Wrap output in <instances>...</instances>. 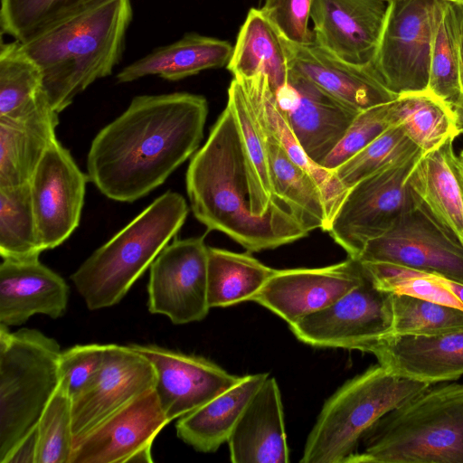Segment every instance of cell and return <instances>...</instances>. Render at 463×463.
Returning a JSON list of instances; mask_svg holds the SVG:
<instances>
[{
	"label": "cell",
	"instance_id": "cell-1",
	"mask_svg": "<svg viewBox=\"0 0 463 463\" xmlns=\"http://www.w3.org/2000/svg\"><path fill=\"white\" fill-rule=\"evenodd\" d=\"M207 114V100L197 94L134 97L93 138L89 180L113 201L146 196L198 150Z\"/></svg>",
	"mask_w": 463,
	"mask_h": 463
},
{
	"label": "cell",
	"instance_id": "cell-2",
	"mask_svg": "<svg viewBox=\"0 0 463 463\" xmlns=\"http://www.w3.org/2000/svg\"><path fill=\"white\" fill-rule=\"evenodd\" d=\"M194 217L225 233L249 252L275 249L309 232L280 200L262 216L251 213L248 165L238 125L226 105L185 175Z\"/></svg>",
	"mask_w": 463,
	"mask_h": 463
},
{
	"label": "cell",
	"instance_id": "cell-3",
	"mask_svg": "<svg viewBox=\"0 0 463 463\" xmlns=\"http://www.w3.org/2000/svg\"><path fill=\"white\" fill-rule=\"evenodd\" d=\"M133 11L130 0H111L20 43L38 67L43 90L60 114L121 59Z\"/></svg>",
	"mask_w": 463,
	"mask_h": 463
},
{
	"label": "cell",
	"instance_id": "cell-4",
	"mask_svg": "<svg viewBox=\"0 0 463 463\" xmlns=\"http://www.w3.org/2000/svg\"><path fill=\"white\" fill-rule=\"evenodd\" d=\"M348 463H463V384L431 383L376 420Z\"/></svg>",
	"mask_w": 463,
	"mask_h": 463
},
{
	"label": "cell",
	"instance_id": "cell-5",
	"mask_svg": "<svg viewBox=\"0 0 463 463\" xmlns=\"http://www.w3.org/2000/svg\"><path fill=\"white\" fill-rule=\"evenodd\" d=\"M188 212L184 196L169 190L90 254L71 276L87 307L120 302L178 233Z\"/></svg>",
	"mask_w": 463,
	"mask_h": 463
},
{
	"label": "cell",
	"instance_id": "cell-6",
	"mask_svg": "<svg viewBox=\"0 0 463 463\" xmlns=\"http://www.w3.org/2000/svg\"><path fill=\"white\" fill-rule=\"evenodd\" d=\"M59 343L33 328L0 324V463L36 428L60 384Z\"/></svg>",
	"mask_w": 463,
	"mask_h": 463
},
{
	"label": "cell",
	"instance_id": "cell-7",
	"mask_svg": "<svg viewBox=\"0 0 463 463\" xmlns=\"http://www.w3.org/2000/svg\"><path fill=\"white\" fill-rule=\"evenodd\" d=\"M430 384L395 375L380 364L369 367L326 401L300 462H345L376 420Z\"/></svg>",
	"mask_w": 463,
	"mask_h": 463
},
{
	"label": "cell",
	"instance_id": "cell-8",
	"mask_svg": "<svg viewBox=\"0 0 463 463\" xmlns=\"http://www.w3.org/2000/svg\"><path fill=\"white\" fill-rule=\"evenodd\" d=\"M421 155L379 171L347 191L327 232L349 258L355 260L369 241L420 204L410 175Z\"/></svg>",
	"mask_w": 463,
	"mask_h": 463
},
{
	"label": "cell",
	"instance_id": "cell-9",
	"mask_svg": "<svg viewBox=\"0 0 463 463\" xmlns=\"http://www.w3.org/2000/svg\"><path fill=\"white\" fill-rule=\"evenodd\" d=\"M440 0H390L372 62L397 96L428 90Z\"/></svg>",
	"mask_w": 463,
	"mask_h": 463
},
{
	"label": "cell",
	"instance_id": "cell-10",
	"mask_svg": "<svg viewBox=\"0 0 463 463\" xmlns=\"http://www.w3.org/2000/svg\"><path fill=\"white\" fill-rule=\"evenodd\" d=\"M362 271L363 279L354 288L327 307L288 325L299 341L315 347L369 353L392 333V293L377 287Z\"/></svg>",
	"mask_w": 463,
	"mask_h": 463
},
{
	"label": "cell",
	"instance_id": "cell-11",
	"mask_svg": "<svg viewBox=\"0 0 463 463\" xmlns=\"http://www.w3.org/2000/svg\"><path fill=\"white\" fill-rule=\"evenodd\" d=\"M204 235L168 243L149 268L147 307L175 325L198 322L209 313L208 246Z\"/></svg>",
	"mask_w": 463,
	"mask_h": 463
},
{
	"label": "cell",
	"instance_id": "cell-12",
	"mask_svg": "<svg viewBox=\"0 0 463 463\" xmlns=\"http://www.w3.org/2000/svg\"><path fill=\"white\" fill-rule=\"evenodd\" d=\"M355 260L402 265L463 284V246L420 204L369 241Z\"/></svg>",
	"mask_w": 463,
	"mask_h": 463
},
{
	"label": "cell",
	"instance_id": "cell-13",
	"mask_svg": "<svg viewBox=\"0 0 463 463\" xmlns=\"http://www.w3.org/2000/svg\"><path fill=\"white\" fill-rule=\"evenodd\" d=\"M88 181L71 152L55 140L29 181L43 250L60 246L78 228Z\"/></svg>",
	"mask_w": 463,
	"mask_h": 463
},
{
	"label": "cell",
	"instance_id": "cell-14",
	"mask_svg": "<svg viewBox=\"0 0 463 463\" xmlns=\"http://www.w3.org/2000/svg\"><path fill=\"white\" fill-rule=\"evenodd\" d=\"M170 421L152 390L78 439L70 463H151L156 437Z\"/></svg>",
	"mask_w": 463,
	"mask_h": 463
},
{
	"label": "cell",
	"instance_id": "cell-15",
	"mask_svg": "<svg viewBox=\"0 0 463 463\" xmlns=\"http://www.w3.org/2000/svg\"><path fill=\"white\" fill-rule=\"evenodd\" d=\"M156 371L130 345L109 344L93 381L72 399L74 443L110 415L154 390Z\"/></svg>",
	"mask_w": 463,
	"mask_h": 463
},
{
	"label": "cell",
	"instance_id": "cell-16",
	"mask_svg": "<svg viewBox=\"0 0 463 463\" xmlns=\"http://www.w3.org/2000/svg\"><path fill=\"white\" fill-rule=\"evenodd\" d=\"M362 279L359 262L349 257L321 268L275 269L252 301L290 325L332 305Z\"/></svg>",
	"mask_w": 463,
	"mask_h": 463
},
{
	"label": "cell",
	"instance_id": "cell-17",
	"mask_svg": "<svg viewBox=\"0 0 463 463\" xmlns=\"http://www.w3.org/2000/svg\"><path fill=\"white\" fill-rule=\"evenodd\" d=\"M130 345L154 366L156 375L154 390L169 421L201 407L241 377L203 356L154 344Z\"/></svg>",
	"mask_w": 463,
	"mask_h": 463
},
{
	"label": "cell",
	"instance_id": "cell-18",
	"mask_svg": "<svg viewBox=\"0 0 463 463\" xmlns=\"http://www.w3.org/2000/svg\"><path fill=\"white\" fill-rule=\"evenodd\" d=\"M390 0H313L315 43L352 64L371 65Z\"/></svg>",
	"mask_w": 463,
	"mask_h": 463
},
{
	"label": "cell",
	"instance_id": "cell-19",
	"mask_svg": "<svg viewBox=\"0 0 463 463\" xmlns=\"http://www.w3.org/2000/svg\"><path fill=\"white\" fill-rule=\"evenodd\" d=\"M285 45L289 71L358 111L391 102L398 97L383 84L372 64L349 63L315 42L303 45L285 39Z\"/></svg>",
	"mask_w": 463,
	"mask_h": 463
},
{
	"label": "cell",
	"instance_id": "cell-20",
	"mask_svg": "<svg viewBox=\"0 0 463 463\" xmlns=\"http://www.w3.org/2000/svg\"><path fill=\"white\" fill-rule=\"evenodd\" d=\"M70 288L39 256L2 259L0 264V324H24L36 314L53 319L67 310Z\"/></svg>",
	"mask_w": 463,
	"mask_h": 463
},
{
	"label": "cell",
	"instance_id": "cell-21",
	"mask_svg": "<svg viewBox=\"0 0 463 463\" xmlns=\"http://www.w3.org/2000/svg\"><path fill=\"white\" fill-rule=\"evenodd\" d=\"M392 373L428 383L463 375V331L415 335L390 334L370 350Z\"/></svg>",
	"mask_w": 463,
	"mask_h": 463
},
{
	"label": "cell",
	"instance_id": "cell-22",
	"mask_svg": "<svg viewBox=\"0 0 463 463\" xmlns=\"http://www.w3.org/2000/svg\"><path fill=\"white\" fill-rule=\"evenodd\" d=\"M58 116L43 92L32 104L0 117V187L29 183L57 140Z\"/></svg>",
	"mask_w": 463,
	"mask_h": 463
},
{
	"label": "cell",
	"instance_id": "cell-23",
	"mask_svg": "<svg viewBox=\"0 0 463 463\" xmlns=\"http://www.w3.org/2000/svg\"><path fill=\"white\" fill-rule=\"evenodd\" d=\"M234 463H287L289 451L279 384L268 376L253 395L228 441Z\"/></svg>",
	"mask_w": 463,
	"mask_h": 463
},
{
	"label": "cell",
	"instance_id": "cell-24",
	"mask_svg": "<svg viewBox=\"0 0 463 463\" xmlns=\"http://www.w3.org/2000/svg\"><path fill=\"white\" fill-rule=\"evenodd\" d=\"M288 81L299 98L283 115L307 155L321 165L360 111L294 71H289Z\"/></svg>",
	"mask_w": 463,
	"mask_h": 463
},
{
	"label": "cell",
	"instance_id": "cell-25",
	"mask_svg": "<svg viewBox=\"0 0 463 463\" xmlns=\"http://www.w3.org/2000/svg\"><path fill=\"white\" fill-rule=\"evenodd\" d=\"M453 140L421 155L410 184L420 205L463 246V180Z\"/></svg>",
	"mask_w": 463,
	"mask_h": 463
},
{
	"label": "cell",
	"instance_id": "cell-26",
	"mask_svg": "<svg viewBox=\"0 0 463 463\" xmlns=\"http://www.w3.org/2000/svg\"><path fill=\"white\" fill-rule=\"evenodd\" d=\"M269 373L246 374L232 387L179 418L176 435L194 450L216 451L227 442L246 406Z\"/></svg>",
	"mask_w": 463,
	"mask_h": 463
},
{
	"label": "cell",
	"instance_id": "cell-27",
	"mask_svg": "<svg viewBox=\"0 0 463 463\" xmlns=\"http://www.w3.org/2000/svg\"><path fill=\"white\" fill-rule=\"evenodd\" d=\"M236 79L241 83L262 128L276 139L288 156L318 184L330 225L348 190L333 171L317 164L307 155L278 107L267 75L260 73L251 78Z\"/></svg>",
	"mask_w": 463,
	"mask_h": 463
},
{
	"label": "cell",
	"instance_id": "cell-28",
	"mask_svg": "<svg viewBox=\"0 0 463 463\" xmlns=\"http://www.w3.org/2000/svg\"><path fill=\"white\" fill-rule=\"evenodd\" d=\"M232 49L226 41L188 33L126 66L118 73L117 80L127 83L149 75L179 80L204 70L227 65Z\"/></svg>",
	"mask_w": 463,
	"mask_h": 463
},
{
	"label": "cell",
	"instance_id": "cell-29",
	"mask_svg": "<svg viewBox=\"0 0 463 463\" xmlns=\"http://www.w3.org/2000/svg\"><path fill=\"white\" fill-rule=\"evenodd\" d=\"M227 69L239 79L267 75L273 92L288 82L289 64L285 39L261 8L249 11Z\"/></svg>",
	"mask_w": 463,
	"mask_h": 463
},
{
	"label": "cell",
	"instance_id": "cell-30",
	"mask_svg": "<svg viewBox=\"0 0 463 463\" xmlns=\"http://www.w3.org/2000/svg\"><path fill=\"white\" fill-rule=\"evenodd\" d=\"M262 129L267 142L275 196L288 207L308 232L316 229L327 232L329 220L318 184L307 172L288 156L269 133Z\"/></svg>",
	"mask_w": 463,
	"mask_h": 463
},
{
	"label": "cell",
	"instance_id": "cell-31",
	"mask_svg": "<svg viewBox=\"0 0 463 463\" xmlns=\"http://www.w3.org/2000/svg\"><path fill=\"white\" fill-rule=\"evenodd\" d=\"M227 106L236 119L246 155L251 213L262 216L279 199L275 196L271 183L264 131L241 83L236 78L232 79L228 89Z\"/></svg>",
	"mask_w": 463,
	"mask_h": 463
},
{
	"label": "cell",
	"instance_id": "cell-32",
	"mask_svg": "<svg viewBox=\"0 0 463 463\" xmlns=\"http://www.w3.org/2000/svg\"><path fill=\"white\" fill-rule=\"evenodd\" d=\"M252 257L208 248L207 295L210 307H226L252 301L274 272Z\"/></svg>",
	"mask_w": 463,
	"mask_h": 463
},
{
	"label": "cell",
	"instance_id": "cell-33",
	"mask_svg": "<svg viewBox=\"0 0 463 463\" xmlns=\"http://www.w3.org/2000/svg\"><path fill=\"white\" fill-rule=\"evenodd\" d=\"M391 117L423 154L460 135L452 108L429 90L399 95Z\"/></svg>",
	"mask_w": 463,
	"mask_h": 463
},
{
	"label": "cell",
	"instance_id": "cell-34",
	"mask_svg": "<svg viewBox=\"0 0 463 463\" xmlns=\"http://www.w3.org/2000/svg\"><path fill=\"white\" fill-rule=\"evenodd\" d=\"M111 0H1L2 32L20 43Z\"/></svg>",
	"mask_w": 463,
	"mask_h": 463
},
{
	"label": "cell",
	"instance_id": "cell-35",
	"mask_svg": "<svg viewBox=\"0 0 463 463\" xmlns=\"http://www.w3.org/2000/svg\"><path fill=\"white\" fill-rule=\"evenodd\" d=\"M29 183L0 187V255L2 259L40 256Z\"/></svg>",
	"mask_w": 463,
	"mask_h": 463
},
{
	"label": "cell",
	"instance_id": "cell-36",
	"mask_svg": "<svg viewBox=\"0 0 463 463\" xmlns=\"http://www.w3.org/2000/svg\"><path fill=\"white\" fill-rule=\"evenodd\" d=\"M428 90L451 108L463 96L455 14L448 0L439 4Z\"/></svg>",
	"mask_w": 463,
	"mask_h": 463
},
{
	"label": "cell",
	"instance_id": "cell-37",
	"mask_svg": "<svg viewBox=\"0 0 463 463\" xmlns=\"http://www.w3.org/2000/svg\"><path fill=\"white\" fill-rule=\"evenodd\" d=\"M420 153H422L421 150L401 127L392 126L333 172L349 190L361 180Z\"/></svg>",
	"mask_w": 463,
	"mask_h": 463
},
{
	"label": "cell",
	"instance_id": "cell-38",
	"mask_svg": "<svg viewBox=\"0 0 463 463\" xmlns=\"http://www.w3.org/2000/svg\"><path fill=\"white\" fill-rule=\"evenodd\" d=\"M392 333L435 335L463 331V310L392 293Z\"/></svg>",
	"mask_w": 463,
	"mask_h": 463
},
{
	"label": "cell",
	"instance_id": "cell-39",
	"mask_svg": "<svg viewBox=\"0 0 463 463\" xmlns=\"http://www.w3.org/2000/svg\"><path fill=\"white\" fill-rule=\"evenodd\" d=\"M358 262L375 285L385 291L463 310V303L441 282L439 275L387 262Z\"/></svg>",
	"mask_w": 463,
	"mask_h": 463
},
{
	"label": "cell",
	"instance_id": "cell-40",
	"mask_svg": "<svg viewBox=\"0 0 463 463\" xmlns=\"http://www.w3.org/2000/svg\"><path fill=\"white\" fill-rule=\"evenodd\" d=\"M42 74L15 41L0 52V117L34 102L43 93Z\"/></svg>",
	"mask_w": 463,
	"mask_h": 463
},
{
	"label": "cell",
	"instance_id": "cell-41",
	"mask_svg": "<svg viewBox=\"0 0 463 463\" xmlns=\"http://www.w3.org/2000/svg\"><path fill=\"white\" fill-rule=\"evenodd\" d=\"M35 463H70L73 451L72 399L60 383L36 426Z\"/></svg>",
	"mask_w": 463,
	"mask_h": 463
},
{
	"label": "cell",
	"instance_id": "cell-42",
	"mask_svg": "<svg viewBox=\"0 0 463 463\" xmlns=\"http://www.w3.org/2000/svg\"><path fill=\"white\" fill-rule=\"evenodd\" d=\"M391 102L360 111L321 165L333 171L392 127Z\"/></svg>",
	"mask_w": 463,
	"mask_h": 463
},
{
	"label": "cell",
	"instance_id": "cell-43",
	"mask_svg": "<svg viewBox=\"0 0 463 463\" xmlns=\"http://www.w3.org/2000/svg\"><path fill=\"white\" fill-rule=\"evenodd\" d=\"M108 345H76L61 350L59 360L60 383L71 399L95 378L104 362Z\"/></svg>",
	"mask_w": 463,
	"mask_h": 463
},
{
	"label": "cell",
	"instance_id": "cell-44",
	"mask_svg": "<svg viewBox=\"0 0 463 463\" xmlns=\"http://www.w3.org/2000/svg\"><path fill=\"white\" fill-rule=\"evenodd\" d=\"M313 0H265L263 12L282 36L297 44L315 42L308 27Z\"/></svg>",
	"mask_w": 463,
	"mask_h": 463
},
{
	"label": "cell",
	"instance_id": "cell-45",
	"mask_svg": "<svg viewBox=\"0 0 463 463\" xmlns=\"http://www.w3.org/2000/svg\"><path fill=\"white\" fill-rule=\"evenodd\" d=\"M36 428L10 454L5 463L30 462L35 463L36 456Z\"/></svg>",
	"mask_w": 463,
	"mask_h": 463
},
{
	"label": "cell",
	"instance_id": "cell-46",
	"mask_svg": "<svg viewBox=\"0 0 463 463\" xmlns=\"http://www.w3.org/2000/svg\"><path fill=\"white\" fill-rule=\"evenodd\" d=\"M457 33H458V52H459V65H460V77H461V84L463 89V1H451Z\"/></svg>",
	"mask_w": 463,
	"mask_h": 463
},
{
	"label": "cell",
	"instance_id": "cell-47",
	"mask_svg": "<svg viewBox=\"0 0 463 463\" xmlns=\"http://www.w3.org/2000/svg\"><path fill=\"white\" fill-rule=\"evenodd\" d=\"M441 282L448 287L456 296L457 298L463 303V284L458 283L457 281L448 279L439 276Z\"/></svg>",
	"mask_w": 463,
	"mask_h": 463
},
{
	"label": "cell",
	"instance_id": "cell-48",
	"mask_svg": "<svg viewBox=\"0 0 463 463\" xmlns=\"http://www.w3.org/2000/svg\"><path fill=\"white\" fill-rule=\"evenodd\" d=\"M455 114L456 122L460 134L463 133V96L462 98L452 107Z\"/></svg>",
	"mask_w": 463,
	"mask_h": 463
},
{
	"label": "cell",
	"instance_id": "cell-49",
	"mask_svg": "<svg viewBox=\"0 0 463 463\" xmlns=\"http://www.w3.org/2000/svg\"><path fill=\"white\" fill-rule=\"evenodd\" d=\"M458 158L459 168H460L461 176H462V180H463V148L461 149L459 155L458 156Z\"/></svg>",
	"mask_w": 463,
	"mask_h": 463
},
{
	"label": "cell",
	"instance_id": "cell-50",
	"mask_svg": "<svg viewBox=\"0 0 463 463\" xmlns=\"http://www.w3.org/2000/svg\"><path fill=\"white\" fill-rule=\"evenodd\" d=\"M448 1H463V0H448Z\"/></svg>",
	"mask_w": 463,
	"mask_h": 463
}]
</instances>
